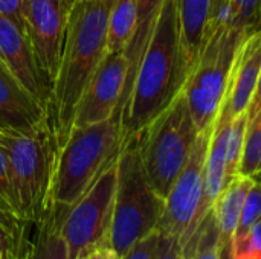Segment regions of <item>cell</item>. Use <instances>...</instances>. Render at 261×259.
<instances>
[{
    "instance_id": "16",
    "label": "cell",
    "mask_w": 261,
    "mask_h": 259,
    "mask_svg": "<svg viewBox=\"0 0 261 259\" xmlns=\"http://www.w3.org/2000/svg\"><path fill=\"white\" fill-rule=\"evenodd\" d=\"M254 180L255 179L252 177L237 176L232 182L226 185V188L222 191V194L219 195V198L213 206L216 221L219 226L220 252H226L232 255L234 237L242 215L243 203Z\"/></svg>"
},
{
    "instance_id": "8",
    "label": "cell",
    "mask_w": 261,
    "mask_h": 259,
    "mask_svg": "<svg viewBox=\"0 0 261 259\" xmlns=\"http://www.w3.org/2000/svg\"><path fill=\"white\" fill-rule=\"evenodd\" d=\"M116 180L118 160L72 206L64 208L60 232L69 259H80L98 249H109Z\"/></svg>"
},
{
    "instance_id": "10",
    "label": "cell",
    "mask_w": 261,
    "mask_h": 259,
    "mask_svg": "<svg viewBox=\"0 0 261 259\" xmlns=\"http://www.w3.org/2000/svg\"><path fill=\"white\" fill-rule=\"evenodd\" d=\"M75 0H23L21 17L37 66L50 85L57 76L69 11Z\"/></svg>"
},
{
    "instance_id": "22",
    "label": "cell",
    "mask_w": 261,
    "mask_h": 259,
    "mask_svg": "<svg viewBox=\"0 0 261 259\" xmlns=\"http://www.w3.org/2000/svg\"><path fill=\"white\" fill-rule=\"evenodd\" d=\"M248 124V111L236 116L231 121L228 145H226V185L239 176V166L243 153L245 131Z\"/></svg>"
},
{
    "instance_id": "11",
    "label": "cell",
    "mask_w": 261,
    "mask_h": 259,
    "mask_svg": "<svg viewBox=\"0 0 261 259\" xmlns=\"http://www.w3.org/2000/svg\"><path fill=\"white\" fill-rule=\"evenodd\" d=\"M128 70L130 61L125 52H107L104 55L80 96L73 128L102 122L121 107Z\"/></svg>"
},
{
    "instance_id": "6",
    "label": "cell",
    "mask_w": 261,
    "mask_h": 259,
    "mask_svg": "<svg viewBox=\"0 0 261 259\" xmlns=\"http://www.w3.org/2000/svg\"><path fill=\"white\" fill-rule=\"evenodd\" d=\"M197 137L199 130L182 92L133 137L138 142L145 174L164 200L185 168Z\"/></svg>"
},
{
    "instance_id": "35",
    "label": "cell",
    "mask_w": 261,
    "mask_h": 259,
    "mask_svg": "<svg viewBox=\"0 0 261 259\" xmlns=\"http://www.w3.org/2000/svg\"><path fill=\"white\" fill-rule=\"evenodd\" d=\"M0 67H3V69H5V66H3V63H2V60H0Z\"/></svg>"
},
{
    "instance_id": "28",
    "label": "cell",
    "mask_w": 261,
    "mask_h": 259,
    "mask_svg": "<svg viewBox=\"0 0 261 259\" xmlns=\"http://www.w3.org/2000/svg\"><path fill=\"white\" fill-rule=\"evenodd\" d=\"M159 250V231L147 235L138 241L121 259H158Z\"/></svg>"
},
{
    "instance_id": "32",
    "label": "cell",
    "mask_w": 261,
    "mask_h": 259,
    "mask_svg": "<svg viewBox=\"0 0 261 259\" xmlns=\"http://www.w3.org/2000/svg\"><path fill=\"white\" fill-rule=\"evenodd\" d=\"M228 0H211V12H210V24L214 23L226 9ZM210 29V27H208Z\"/></svg>"
},
{
    "instance_id": "19",
    "label": "cell",
    "mask_w": 261,
    "mask_h": 259,
    "mask_svg": "<svg viewBox=\"0 0 261 259\" xmlns=\"http://www.w3.org/2000/svg\"><path fill=\"white\" fill-rule=\"evenodd\" d=\"M162 2L164 0H138V26H136V32L133 35V40L128 46V49L125 50V55L130 61V70H128V78H127L122 101L125 98V93L132 82V78L135 75V70L139 64V60L145 50V46L150 40V35H151L154 21L158 18Z\"/></svg>"
},
{
    "instance_id": "14",
    "label": "cell",
    "mask_w": 261,
    "mask_h": 259,
    "mask_svg": "<svg viewBox=\"0 0 261 259\" xmlns=\"http://www.w3.org/2000/svg\"><path fill=\"white\" fill-rule=\"evenodd\" d=\"M44 118V107L28 95L6 69L0 67V131L28 130Z\"/></svg>"
},
{
    "instance_id": "30",
    "label": "cell",
    "mask_w": 261,
    "mask_h": 259,
    "mask_svg": "<svg viewBox=\"0 0 261 259\" xmlns=\"http://www.w3.org/2000/svg\"><path fill=\"white\" fill-rule=\"evenodd\" d=\"M21 6H23V0H0V15L23 26Z\"/></svg>"
},
{
    "instance_id": "21",
    "label": "cell",
    "mask_w": 261,
    "mask_h": 259,
    "mask_svg": "<svg viewBox=\"0 0 261 259\" xmlns=\"http://www.w3.org/2000/svg\"><path fill=\"white\" fill-rule=\"evenodd\" d=\"M239 176L252 179L261 176V110L248 119Z\"/></svg>"
},
{
    "instance_id": "1",
    "label": "cell",
    "mask_w": 261,
    "mask_h": 259,
    "mask_svg": "<svg viewBox=\"0 0 261 259\" xmlns=\"http://www.w3.org/2000/svg\"><path fill=\"white\" fill-rule=\"evenodd\" d=\"M188 75L177 0H164L121 104L124 143L136 137L179 96Z\"/></svg>"
},
{
    "instance_id": "34",
    "label": "cell",
    "mask_w": 261,
    "mask_h": 259,
    "mask_svg": "<svg viewBox=\"0 0 261 259\" xmlns=\"http://www.w3.org/2000/svg\"><path fill=\"white\" fill-rule=\"evenodd\" d=\"M109 259H118V258H116V256H113V255H112V252H110V255H109Z\"/></svg>"
},
{
    "instance_id": "3",
    "label": "cell",
    "mask_w": 261,
    "mask_h": 259,
    "mask_svg": "<svg viewBox=\"0 0 261 259\" xmlns=\"http://www.w3.org/2000/svg\"><path fill=\"white\" fill-rule=\"evenodd\" d=\"M122 148L121 107L102 122L73 128L58 148L52 203L72 206L119 159Z\"/></svg>"
},
{
    "instance_id": "2",
    "label": "cell",
    "mask_w": 261,
    "mask_h": 259,
    "mask_svg": "<svg viewBox=\"0 0 261 259\" xmlns=\"http://www.w3.org/2000/svg\"><path fill=\"white\" fill-rule=\"evenodd\" d=\"M112 2L75 0L69 11L61 60L44 108L58 148L70 136L80 96L107 53Z\"/></svg>"
},
{
    "instance_id": "13",
    "label": "cell",
    "mask_w": 261,
    "mask_h": 259,
    "mask_svg": "<svg viewBox=\"0 0 261 259\" xmlns=\"http://www.w3.org/2000/svg\"><path fill=\"white\" fill-rule=\"evenodd\" d=\"M0 60L18 85L46 108L49 85L44 81L24 27L0 15Z\"/></svg>"
},
{
    "instance_id": "4",
    "label": "cell",
    "mask_w": 261,
    "mask_h": 259,
    "mask_svg": "<svg viewBox=\"0 0 261 259\" xmlns=\"http://www.w3.org/2000/svg\"><path fill=\"white\" fill-rule=\"evenodd\" d=\"M12 174L18 215L35 223L52 208L58 143L46 121L18 131H0Z\"/></svg>"
},
{
    "instance_id": "18",
    "label": "cell",
    "mask_w": 261,
    "mask_h": 259,
    "mask_svg": "<svg viewBox=\"0 0 261 259\" xmlns=\"http://www.w3.org/2000/svg\"><path fill=\"white\" fill-rule=\"evenodd\" d=\"M138 26V0H113L109 14L107 52H125Z\"/></svg>"
},
{
    "instance_id": "9",
    "label": "cell",
    "mask_w": 261,
    "mask_h": 259,
    "mask_svg": "<svg viewBox=\"0 0 261 259\" xmlns=\"http://www.w3.org/2000/svg\"><path fill=\"white\" fill-rule=\"evenodd\" d=\"M213 128L214 125L199 133L185 168L165 198L164 212L158 226L162 235L177 238L182 250L196 234V223L203 198L205 162Z\"/></svg>"
},
{
    "instance_id": "27",
    "label": "cell",
    "mask_w": 261,
    "mask_h": 259,
    "mask_svg": "<svg viewBox=\"0 0 261 259\" xmlns=\"http://www.w3.org/2000/svg\"><path fill=\"white\" fill-rule=\"evenodd\" d=\"M232 259H261V220L243 238L234 241Z\"/></svg>"
},
{
    "instance_id": "26",
    "label": "cell",
    "mask_w": 261,
    "mask_h": 259,
    "mask_svg": "<svg viewBox=\"0 0 261 259\" xmlns=\"http://www.w3.org/2000/svg\"><path fill=\"white\" fill-rule=\"evenodd\" d=\"M0 203L18 215V206H17L15 191H14V185H12L11 166H9L8 154L2 143H0Z\"/></svg>"
},
{
    "instance_id": "24",
    "label": "cell",
    "mask_w": 261,
    "mask_h": 259,
    "mask_svg": "<svg viewBox=\"0 0 261 259\" xmlns=\"http://www.w3.org/2000/svg\"><path fill=\"white\" fill-rule=\"evenodd\" d=\"M197 232H199V241L191 259H220V235H219V226L213 209L203 218Z\"/></svg>"
},
{
    "instance_id": "31",
    "label": "cell",
    "mask_w": 261,
    "mask_h": 259,
    "mask_svg": "<svg viewBox=\"0 0 261 259\" xmlns=\"http://www.w3.org/2000/svg\"><path fill=\"white\" fill-rule=\"evenodd\" d=\"M261 110V72H260V78H258V82H257V89H255V93L249 102V107H248V119L254 118L258 111Z\"/></svg>"
},
{
    "instance_id": "15",
    "label": "cell",
    "mask_w": 261,
    "mask_h": 259,
    "mask_svg": "<svg viewBox=\"0 0 261 259\" xmlns=\"http://www.w3.org/2000/svg\"><path fill=\"white\" fill-rule=\"evenodd\" d=\"M64 208L52 205L43 218L31 223L21 259H69L66 243L60 232Z\"/></svg>"
},
{
    "instance_id": "33",
    "label": "cell",
    "mask_w": 261,
    "mask_h": 259,
    "mask_svg": "<svg viewBox=\"0 0 261 259\" xmlns=\"http://www.w3.org/2000/svg\"><path fill=\"white\" fill-rule=\"evenodd\" d=\"M109 255H110L109 249H98V250L90 252V253H87L86 256L80 259H109Z\"/></svg>"
},
{
    "instance_id": "25",
    "label": "cell",
    "mask_w": 261,
    "mask_h": 259,
    "mask_svg": "<svg viewBox=\"0 0 261 259\" xmlns=\"http://www.w3.org/2000/svg\"><path fill=\"white\" fill-rule=\"evenodd\" d=\"M261 220V180L255 179L251 189L248 191V195L243 203L242 215L239 220V226L236 231V240L243 238L258 221Z\"/></svg>"
},
{
    "instance_id": "20",
    "label": "cell",
    "mask_w": 261,
    "mask_h": 259,
    "mask_svg": "<svg viewBox=\"0 0 261 259\" xmlns=\"http://www.w3.org/2000/svg\"><path fill=\"white\" fill-rule=\"evenodd\" d=\"M31 223L0 205V259H21Z\"/></svg>"
},
{
    "instance_id": "23",
    "label": "cell",
    "mask_w": 261,
    "mask_h": 259,
    "mask_svg": "<svg viewBox=\"0 0 261 259\" xmlns=\"http://www.w3.org/2000/svg\"><path fill=\"white\" fill-rule=\"evenodd\" d=\"M231 26L242 32L255 31L261 20V0H228L225 9Z\"/></svg>"
},
{
    "instance_id": "5",
    "label": "cell",
    "mask_w": 261,
    "mask_h": 259,
    "mask_svg": "<svg viewBox=\"0 0 261 259\" xmlns=\"http://www.w3.org/2000/svg\"><path fill=\"white\" fill-rule=\"evenodd\" d=\"M165 200L153 189L141 162L138 142L130 139L118 159V180L109 250L121 259L138 241L158 231Z\"/></svg>"
},
{
    "instance_id": "29",
    "label": "cell",
    "mask_w": 261,
    "mask_h": 259,
    "mask_svg": "<svg viewBox=\"0 0 261 259\" xmlns=\"http://www.w3.org/2000/svg\"><path fill=\"white\" fill-rule=\"evenodd\" d=\"M158 259H185L182 253V247L177 238L162 235L159 232V250Z\"/></svg>"
},
{
    "instance_id": "12",
    "label": "cell",
    "mask_w": 261,
    "mask_h": 259,
    "mask_svg": "<svg viewBox=\"0 0 261 259\" xmlns=\"http://www.w3.org/2000/svg\"><path fill=\"white\" fill-rule=\"evenodd\" d=\"M261 72V27L243 37L231 69L228 87L214 125L231 124L245 113L255 93Z\"/></svg>"
},
{
    "instance_id": "17",
    "label": "cell",
    "mask_w": 261,
    "mask_h": 259,
    "mask_svg": "<svg viewBox=\"0 0 261 259\" xmlns=\"http://www.w3.org/2000/svg\"><path fill=\"white\" fill-rule=\"evenodd\" d=\"M182 47L188 69L194 67L210 27L211 0H177Z\"/></svg>"
},
{
    "instance_id": "36",
    "label": "cell",
    "mask_w": 261,
    "mask_h": 259,
    "mask_svg": "<svg viewBox=\"0 0 261 259\" xmlns=\"http://www.w3.org/2000/svg\"><path fill=\"white\" fill-rule=\"evenodd\" d=\"M0 205H2V203H0ZM2 206H3V205H2ZM6 209H8V208H6Z\"/></svg>"
},
{
    "instance_id": "7",
    "label": "cell",
    "mask_w": 261,
    "mask_h": 259,
    "mask_svg": "<svg viewBox=\"0 0 261 259\" xmlns=\"http://www.w3.org/2000/svg\"><path fill=\"white\" fill-rule=\"evenodd\" d=\"M248 34L231 26L226 12L210 24L197 63L182 90L199 133L214 125L239 44Z\"/></svg>"
}]
</instances>
